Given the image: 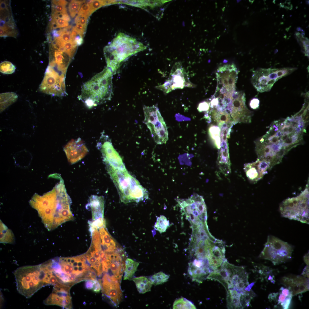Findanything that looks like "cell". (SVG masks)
<instances>
[{
  "mask_svg": "<svg viewBox=\"0 0 309 309\" xmlns=\"http://www.w3.org/2000/svg\"><path fill=\"white\" fill-rule=\"evenodd\" d=\"M61 180L52 190L43 195L35 193L29 201L49 231L74 219L70 209L71 200Z\"/></svg>",
  "mask_w": 309,
  "mask_h": 309,
  "instance_id": "1",
  "label": "cell"
},
{
  "mask_svg": "<svg viewBox=\"0 0 309 309\" xmlns=\"http://www.w3.org/2000/svg\"><path fill=\"white\" fill-rule=\"evenodd\" d=\"M113 73L106 67L85 82L78 98L89 108L110 100L112 92Z\"/></svg>",
  "mask_w": 309,
  "mask_h": 309,
  "instance_id": "2",
  "label": "cell"
},
{
  "mask_svg": "<svg viewBox=\"0 0 309 309\" xmlns=\"http://www.w3.org/2000/svg\"><path fill=\"white\" fill-rule=\"evenodd\" d=\"M116 186L121 201L124 203L138 202L148 199V193L139 182L129 174L125 167L106 166Z\"/></svg>",
  "mask_w": 309,
  "mask_h": 309,
  "instance_id": "3",
  "label": "cell"
},
{
  "mask_svg": "<svg viewBox=\"0 0 309 309\" xmlns=\"http://www.w3.org/2000/svg\"><path fill=\"white\" fill-rule=\"evenodd\" d=\"M49 270L43 263L19 267L13 272L19 293L27 298L41 288L50 284Z\"/></svg>",
  "mask_w": 309,
  "mask_h": 309,
  "instance_id": "4",
  "label": "cell"
},
{
  "mask_svg": "<svg viewBox=\"0 0 309 309\" xmlns=\"http://www.w3.org/2000/svg\"><path fill=\"white\" fill-rule=\"evenodd\" d=\"M146 48L141 43L135 39L120 33L111 44L104 49L107 64L113 74L119 68L121 63L130 56Z\"/></svg>",
  "mask_w": 309,
  "mask_h": 309,
  "instance_id": "5",
  "label": "cell"
},
{
  "mask_svg": "<svg viewBox=\"0 0 309 309\" xmlns=\"http://www.w3.org/2000/svg\"><path fill=\"white\" fill-rule=\"evenodd\" d=\"M281 215L290 219L309 224V193L306 189L295 197L288 198L281 204Z\"/></svg>",
  "mask_w": 309,
  "mask_h": 309,
  "instance_id": "6",
  "label": "cell"
},
{
  "mask_svg": "<svg viewBox=\"0 0 309 309\" xmlns=\"http://www.w3.org/2000/svg\"><path fill=\"white\" fill-rule=\"evenodd\" d=\"M238 70L234 64L220 66L216 73L217 85L213 96L219 100H232L235 92Z\"/></svg>",
  "mask_w": 309,
  "mask_h": 309,
  "instance_id": "7",
  "label": "cell"
},
{
  "mask_svg": "<svg viewBox=\"0 0 309 309\" xmlns=\"http://www.w3.org/2000/svg\"><path fill=\"white\" fill-rule=\"evenodd\" d=\"M296 69L290 67L258 68L253 72L251 82L258 91L260 92H269L279 79L290 74Z\"/></svg>",
  "mask_w": 309,
  "mask_h": 309,
  "instance_id": "8",
  "label": "cell"
},
{
  "mask_svg": "<svg viewBox=\"0 0 309 309\" xmlns=\"http://www.w3.org/2000/svg\"><path fill=\"white\" fill-rule=\"evenodd\" d=\"M293 251L292 246L274 236L269 235L260 258L271 261L274 265H278L289 260Z\"/></svg>",
  "mask_w": 309,
  "mask_h": 309,
  "instance_id": "9",
  "label": "cell"
},
{
  "mask_svg": "<svg viewBox=\"0 0 309 309\" xmlns=\"http://www.w3.org/2000/svg\"><path fill=\"white\" fill-rule=\"evenodd\" d=\"M144 123L149 130L151 136L157 144H165L168 139L167 127L157 105L143 107Z\"/></svg>",
  "mask_w": 309,
  "mask_h": 309,
  "instance_id": "10",
  "label": "cell"
},
{
  "mask_svg": "<svg viewBox=\"0 0 309 309\" xmlns=\"http://www.w3.org/2000/svg\"><path fill=\"white\" fill-rule=\"evenodd\" d=\"M65 77L48 66L39 86L40 91L53 96H62L66 95Z\"/></svg>",
  "mask_w": 309,
  "mask_h": 309,
  "instance_id": "11",
  "label": "cell"
},
{
  "mask_svg": "<svg viewBox=\"0 0 309 309\" xmlns=\"http://www.w3.org/2000/svg\"><path fill=\"white\" fill-rule=\"evenodd\" d=\"M182 210L189 219L194 223L199 224L206 214V205L203 197L197 194L189 198L178 201Z\"/></svg>",
  "mask_w": 309,
  "mask_h": 309,
  "instance_id": "12",
  "label": "cell"
},
{
  "mask_svg": "<svg viewBox=\"0 0 309 309\" xmlns=\"http://www.w3.org/2000/svg\"><path fill=\"white\" fill-rule=\"evenodd\" d=\"M195 85L189 81L180 62L175 64L171 70L169 78L163 84L156 87L165 93H168L177 89L184 87H195Z\"/></svg>",
  "mask_w": 309,
  "mask_h": 309,
  "instance_id": "13",
  "label": "cell"
},
{
  "mask_svg": "<svg viewBox=\"0 0 309 309\" xmlns=\"http://www.w3.org/2000/svg\"><path fill=\"white\" fill-rule=\"evenodd\" d=\"M102 286L105 294L115 306H118L122 298V294L119 281L113 275L106 274L102 279Z\"/></svg>",
  "mask_w": 309,
  "mask_h": 309,
  "instance_id": "14",
  "label": "cell"
},
{
  "mask_svg": "<svg viewBox=\"0 0 309 309\" xmlns=\"http://www.w3.org/2000/svg\"><path fill=\"white\" fill-rule=\"evenodd\" d=\"M245 95L243 92H236L229 106L228 110L233 118L236 121H241L244 118H248L250 116V112L245 104Z\"/></svg>",
  "mask_w": 309,
  "mask_h": 309,
  "instance_id": "15",
  "label": "cell"
},
{
  "mask_svg": "<svg viewBox=\"0 0 309 309\" xmlns=\"http://www.w3.org/2000/svg\"><path fill=\"white\" fill-rule=\"evenodd\" d=\"M281 282L291 292L293 296L309 290L308 278L303 276L291 275L283 277Z\"/></svg>",
  "mask_w": 309,
  "mask_h": 309,
  "instance_id": "16",
  "label": "cell"
},
{
  "mask_svg": "<svg viewBox=\"0 0 309 309\" xmlns=\"http://www.w3.org/2000/svg\"><path fill=\"white\" fill-rule=\"evenodd\" d=\"M68 161L75 163L83 158L88 150L81 139L73 140L69 142L64 148Z\"/></svg>",
  "mask_w": 309,
  "mask_h": 309,
  "instance_id": "17",
  "label": "cell"
},
{
  "mask_svg": "<svg viewBox=\"0 0 309 309\" xmlns=\"http://www.w3.org/2000/svg\"><path fill=\"white\" fill-rule=\"evenodd\" d=\"M270 166L266 161L258 159L255 162L246 164L244 169L249 179L255 182L262 178Z\"/></svg>",
  "mask_w": 309,
  "mask_h": 309,
  "instance_id": "18",
  "label": "cell"
},
{
  "mask_svg": "<svg viewBox=\"0 0 309 309\" xmlns=\"http://www.w3.org/2000/svg\"><path fill=\"white\" fill-rule=\"evenodd\" d=\"M293 296L290 290L287 288L282 287L279 291L273 293L268 296L270 301H274L276 303V306L278 305L284 309L288 308Z\"/></svg>",
  "mask_w": 309,
  "mask_h": 309,
  "instance_id": "19",
  "label": "cell"
},
{
  "mask_svg": "<svg viewBox=\"0 0 309 309\" xmlns=\"http://www.w3.org/2000/svg\"><path fill=\"white\" fill-rule=\"evenodd\" d=\"M121 255L117 250L110 254L108 257L110 262L109 269H110L113 276L120 282L125 269L124 262Z\"/></svg>",
  "mask_w": 309,
  "mask_h": 309,
  "instance_id": "20",
  "label": "cell"
},
{
  "mask_svg": "<svg viewBox=\"0 0 309 309\" xmlns=\"http://www.w3.org/2000/svg\"><path fill=\"white\" fill-rule=\"evenodd\" d=\"M104 200L102 196L92 195L90 198L93 221L104 219Z\"/></svg>",
  "mask_w": 309,
  "mask_h": 309,
  "instance_id": "21",
  "label": "cell"
},
{
  "mask_svg": "<svg viewBox=\"0 0 309 309\" xmlns=\"http://www.w3.org/2000/svg\"><path fill=\"white\" fill-rule=\"evenodd\" d=\"M220 147L218 159V167L223 174L227 175L231 172L228 148L225 142H223Z\"/></svg>",
  "mask_w": 309,
  "mask_h": 309,
  "instance_id": "22",
  "label": "cell"
},
{
  "mask_svg": "<svg viewBox=\"0 0 309 309\" xmlns=\"http://www.w3.org/2000/svg\"><path fill=\"white\" fill-rule=\"evenodd\" d=\"M140 293L144 294L151 291L152 284L149 278L144 276L136 277L132 279Z\"/></svg>",
  "mask_w": 309,
  "mask_h": 309,
  "instance_id": "23",
  "label": "cell"
},
{
  "mask_svg": "<svg viewBox=\"0 0 309 309\" xmlns=\"http://www.w3.org/2000/svg\"><path fill=\"white\" fill-rule=\"evenodd\" d=\"M139 263L130 258H127L125 262L124 280H131L137 270Z\"/></svg>",
  "mask_w": 309,
  "mask_h": 309,
  "instance_id": "24",
  "label": "cell"
},
{
  "mask_svg": "<svg viewBox=\"0 0 309 309\" xmlns=\"http://www.w3.org/2000/svg\"><path fill=\"white\" fill-rule=\"evenodd\" d=\"M0 96L1 112L15 102L18 98L17 95L12 92L1 93Z\"/></svg>",
  "mask_w": 309,
  "mask_h": 309,
  "instance_id": "25",
  "label": "cell"
},
{
  "mask_svg": "<svg viewBox=\"0 0 309 309\" xmlns=\"http://www.w3.org/2000/svg\"><path fill=\"white\" fill-rule=\"evenodd\" d=\"M0 241L1 243L10 244L13 243L15 241L14 236L12 231L1 220Z\"/></svg>",
  "mask_w": 309,
  "mask_h": 309,
  "instance_id": "26",
  "label": "cell"
},
{
  "mask_svg": "<svg viewBox=\"0 0 309 309\" xmlns=\"http://www.w3.org/2000/svg\"><path fill=\"white\" fill-rule=\"evenodd\" d=\"M212 118L217 122H227L229 120L230 115L226 110L221 111L214 108L211 112Z\"/></svg>",
  "mask_w": 309,
  "mask_h": 309,
  "instance_id": "27",
  "label": "cell"
},
{
  "mask_svg": "<svg viewBox=\"0 0 309 309\" xmlns=\"http://www.w3.org/2000/svg\"><path fill=\"white\" fill-rule=\"evenodd\" d=\"M169 226V221L165 216L161 215L157 218L154 228L160 233H162L165 231Z\"/></svg>",
  "mask_w": 309,
  "mask_h": 309,
  "instance_id": "28",
  "label": "cell"
},
{
  "mask_svg": "<svg viewBox=\"0 0 309 309\" xmlns=\"http://www.w3.org/2000/svg\"><path fill=\"white\" fill-rule=\"evenodd\" d=\"M173 309H196L192 302L187 299L181 298L175 300L173 306Z\"/></svg>",
  "mask_w": 309,
  "mask_h": 309,
  "instance_id": "29",
  "label": "cell"
},
{
  "mask_svg": "<svg viewBox=\"0 0 309 309\" xmlns=\"http://www.w3.org/2000/svg\"><path fill=\"white\" fill-rule=\"evenodd\" d=\"M67 2L65 0H53L52 1V14L66 13V6Z\"/></svg>",
  "mask_w": 309,
  "mask_h": 309,
  "instance_id": "30",
  "label": "cell"
},
{
  "mask_svg": "<svg viewBox=\"0 0 309 309\" xmlns=\"http://www.w3.org/2000/svg\"><path fill=\"white\" fill-rule=\"evenodd\" d=\"M169 278V275L160 272L152 275L149 279L152 284L156 286L166 282Z\"/></svg>",
  "mask_w": 309,
  "mask_h": 309,
  "instance_id": "31",
  "label": "cell"
},
{
  "mask_svg": "<svg viewBox=\"0 0 309 309\" xmlns=\"http://www.w3.org/2000/svg\"><path fill=\"white\" fill-rule=\"evenodd\" d=\"M85 2V1L72 0L70 1L69 4L68 8L71 17H74L77 13H78L81 6Z\"/></svg>",
  "mask_w": 309,
  "mask_h": 309,
  "instance_id": "32",
  "label": "cell"
},
{
  "mask_svg": "<svg viewBox=\"0 0 309 309\" xmlns=\"http://www.w3.org/2000/svg\"><path fill=\"white\" fill-rule=\"evenodd\" d=\"M111 0H91L88 3L90 7L91 15L96 10L102 7L111 4Z\"/></svg>",
  "mask_w": 309,
  "mask_h": 309,
  "instance_id": "33",
  "label": "cell"
},
{
  "mask_svg": "<svg viewBox=\"0 0 309 309\" xmlns=\"http://www.w3.org/2000/svg\"><path fill=\"white\" fill-rule=\"evenodd\" d=\"M15 66L11 62L5 61L0 64V72L4 74H10L15 71Z\"/></svg>",
  "mask_w": 309,
  "mask_h": 309,
  "instance_id": "34",
  "label": "cell"
},
{
  "mask_svg": "<svg viewBox=\"0 0 309 309\" xmlns=\"http://www.w3.org/2000/svg\"><path fill=\"white\" fill-rule=\"evenodd\" d=\"M220 130L217 126H213L209 128V132L211 137L215 141L216 145L219 148L220 145V138L219 137Z\"/></svg>",
  "mask_w": 309,
  "mask_h": 309,
  "instance_id": "35",
  "label": "cell"
},
{
  "mask_svg": "<svg viewBox=\"0 0 309 309\" xmlns=\"http://www.w3.org/2000/svg\"><path fill=\"white\" fill-rule=\"evenodd\" d=\"M77 46L75 41H71L64 44V47L67 52L73 58L76 52Z\"/></svg>",
  "mask_w": 309,
  "mask_h": 309,
  "instance_id": "36",
  "label": "cell"
},
{
  "mask_svg": "<svg viewBox=\"0 0 309 309\" xmlns=\"http://www.w3.org/2000/svg\"><path fill=\"white\" fill-rule=\"evenodd\" d=\"M78 15H80L89 17L91 15L90 14V7L88 3L83 4L82 6Z\"/></svg>",
  "mask_w": 309,
  "mask_h": 309,
  "instance_id": "37",
  "label": "cell"
},
{
  "mask_svg": "<svg viewBox=\"0 0 309 309\" xmlns=\"http://www.w3.org/2000/svg\"><path fill=\"white\" fill-rule=\"evenodd\" d=\"M86 26L80 24H76L73 27V30L76 32L77 34L82 37L85 33Z\"/></svg>",
  "mask_w": 309,
  "mask_h": 309,
  "instance_id": "38",
  "label": "cell"
},
{
  "mask_svg": "<svg viewBox=\"0 0 309 309\" xmlns=\"http://www.w3.org/2000/svg\"><path fill=\"white\" fill-rule=\"evenodd\" d=\"M88 17L80 15H78L75 19L76 24H80L87 26Z\"/></svg>",
  "mask_w": 309,
  "mask_h": 309,
  "instance_id": "39",
  "label": "cell"
},
{
  "mask_svg": "<svg viewBox=\"0 0 309 309\" xmlns=\"http://www.w3.org/2000/svg\"><path fill=\"white\" fill-rule=\"evenodd\" d=\"M210 105L206 102H203L200 103L198 105L197 109L200 112L207 111L209 108Z\"/></svg>",
  "mask_w": 309,
  "mask_h": 309,
  "instance_id": "40",
  "label": "cell"
},
{
  "mask_svg": "<svg viewBox=\"0 0 309 309\" xmlns=\"http://www.w3.org/2000/svg\"><path fill=\"white\" fill-rule=\"evenodd\" d=\"M259 100L257 98H254L250 101V106L252 108L256 109L259 107Z\"/></svg>",
  "mask_w": 309,
  "mask_h": 309,
  "instance_id": "41",
  "label": "cell"
},
{
  "mask_svg": "<svg viewBox=\"0 0 309 309\" xmlns=\"http://www.w3.org/2000/svg\"><path fill=\"white\" fill-rule=\"evenodd\" d=\"M94 284L92 290L94 292H100L101 289L100 284V283L96 280H94Z\"/></svg>",
  "mask_w": 309,
  "mask_h": 309,
  "instance_id": "42",
  "label": "cell"
},
{
  "mask_svg": "<svg viewBox=\"0 0 309 309\" xmlns=\"http://www.w3.org/2000/svg\"><path fill=\"white\" fill-rule=\"evenodd\" d=\"M94 282V280H86L85 283V286L86 288L88 289H92Z\"/></svg>",
  "mask_w": 309,
  "mask_h": 309,
  "instance_id": "43",
  "label": "cell"
},
{
  "mask_svg": "<svg viewBox=\"0 0 309 309\" xmlns=\"http://www.w3.org/2000/svg\"><path fill=\"white\" fill-rule=\"evenodd\" d=\"M303 276L309 278V267L307 266L304 268L302 273Z\"/></svg>",
  "mask_w": 309,
  "mask_h": 309,
  "instance_id": "44",
  "label": "cell"
},
{
  "mask_svg": "<svg viewBox=\"0 0 309 309\" xmlns=\"http://www.w3.org/2000/svg\"><path fill=\"white\" fill-rule=\"evenodd\" d=\"M74 41L77 45H81L83 43V39L82 37L80 35L79 36H77L75 39Z\"/></svg>",
  "mask_w": 309,
  "mask_h": 309,
  "instance_id": "45",
  "label": "cell"
},
{
  "mask_svg": "<svg viewBox=\"0 0 309 309\" xmlns=\"http://www.w3.org/2000/svg\"><path fill=\"white\" fill-rule=\"evenodd\" d=\"M68 276L70 282H72L74 283V281L77 277V276L74 274H66Z\"/></svg>",
  "mask_w": 309,
  "mask_h": 309,
  "instance_id": "46",
  "label": "cell"
},
{
  "mask_svg": "<svg viewBox=\"0 0 309 309\" xmlns=\"http://www.w3.org/2000/svg\"><path fill=\"white\" fill-rule=\"evenodd\" d=\"M308 253L305 255L304 257V260L307 266H309V257Z\"/></svg>",
  "mask_w": 309,
  "mask_h": 309,
  "instance_id": "47",
  "label": "cell"
},
{
  "mask_svg": "<svg viewBox=\"0 0 309 309\" xmlns=\"http://www.w3.org/2000/svg\"><path fill=\"white\" fill-rule=\"evenodd\" d=\"M240 1H241V0H237V3H238Z\"/></svg>",
  "mask_w": 309,
  "mask_h": 309,
  "instance_id": "48",
  "label": "cell"
}]
</instances>
